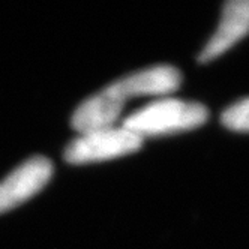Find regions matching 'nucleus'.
Instances as JSON below:
<instances>
[{"mask_svg":"<svg viewBox=\"0 0 249 249\" xmlns=\"http://www.w3.org/2000/svg\"><path fill=\"white\" fill-rule=\"evenodd\" d=\"M249 35V0H231L225 3L216 32L204 45L200 62H212L222 56Z\"/></svg>","mask_w":249,"mask_h":249,"instance_id":"nucleus-5","label":"nucleus"},{"mask_svg":"<svg viewBox=\"0 0 249 249\" xmlns=\"http://www.w3.org/2000/svg\"><path fill=\"white\" fill-rule=\"evenodd\" d=\"M207 117L209 111L203 104L162 98L129 114L123 120L122 126L144 140L146 137H159L200 128L207 122Z\"/></svg>","mask_w":249,"mask_h":249,"instance_id":"nucleus-1","label":"nucleus"},{"mask_svg":"<svg viewBox=\"0 0 249 249\" xmlns=\"http://www.w3.org/2000/svg\"><path fill=\"white\" fill-rule=\"evenodd\" d=\"M221 122L230 131L249 132V98L230 105L222 113Z\"/></svg>","mask_w":249,"mask_h":249,"instance_id":"nucleus-7","label":"nucleus"},{"mask_svg":"<svg viewBox=\"0 0 249 249\" xmlns=\"http://www.w3.org/2000/svg\"><path fill=\"white\" fill-rule=\"evenodd\" d=\"M182 74L171 65H156L124 75L108 84L126 102L140 96H167L179 89Z\"/></svg>","mask_w":249,"mask_h":249,"instance_id":"nucleus-4","label":"nucleus"},{"mask_svg":"<svg viewBox=\"0 0 249 249\" xmlns=\"http://www.w3.org/2000/svg\"><path fill=\"white\" fill-rule=\"evenodd\" d=\"M124 101L110 86L83 101L71 117L72 128L80 132H90L114 126L122 114Z\"/></svg>","mask_w":249,"mask_h":249,"instance_id":"nucleus-6","label":"nucleus"},{"mask_svg":"<svg viewBox=\"0 0 249 249\" xmlns=\"http://www.w3.org/2000/svg\"><path fill=\"white\" fill-rule=\"evenodd\" d=\"M53 164L48 158L36 155L0 182V213L9 212L36 195L50 182Z\"/></svg>","mask_w":249,"mask_h":249,"instance_id":"nucleus-3","label":"nucleus"},{"mask_svg":"<svg viewBox=\"0 0 249 249\" xmlns=\"http://www.w3.org/2000/svg\"><path fill=\"white\" fill-rule=\"evenodd\" d=\"M143 138L124 126H110L80 134L66 146L63 158L74 165L92 164L126 156L141 149Z\"/></svg>","mask_w":249,"mask_h":249,"instance_id":"nucleus-2","label":"nucleus"}]
</instances>
